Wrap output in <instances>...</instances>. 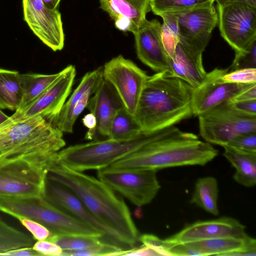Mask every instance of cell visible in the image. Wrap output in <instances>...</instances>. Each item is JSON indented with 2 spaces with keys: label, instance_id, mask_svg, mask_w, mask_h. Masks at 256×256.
I'll return each instance as SVG.
<instances>
[{
  "label": "cell",
  "instance_id": "1",
  "mask_svg": "<svg viewBox=\"0 0 256 256\" xmlns=\"http://www.w3.org/2000/svg\"><path fill=\"white\" fill-rule=\"evenodd\" d=\"M47 178L74 192L93 216L117 236L122 246L132 248L139 241L138 230L125 202L99 179L54 160L49 166Z\"/></svg>",
  "mask_w": 256,
  "mask_h": 256
},
{
  "label": "cell",
  "instance_id": "2",
  "mask_svg": "<svg viewBox=\"0 0 256 256\" xmlns=\"http://www.w3.org/2000/svg\"><path fill=\"white\" fill-rule=\"evenodd\" d=\"M66 145L63 132L40 116L15 112L0 124V169L24 162L48 172Z\"/></svg>",
  "mask_w": 256,
  "mask_h": 256
},
{
  "label": "cell",
  "instance_id": "3",
  "mask_svg": "<svg viewBox=\"0 0 256 256\" xmlns=\"http://www.w3.org/2000/svg\"><path fill=\"white\" fill-rule=\"evenodd\" d=\"M218 150L194 134L174 126L170 131L130 154L110 166L115 169L144 168L155 170L186 166H204Z\"/></svg>",
  "mask_w": 256,
  "mask_h": 256
},
{
  "label": "cell",
  "instance_id": "4",
  "mask_svg": "<svg viewBox=\"0 0 256 256\" xmlns=\"http://www.w3.org/2000/svg\"><path fill=\"white\" fill-rule=\"evenodd\" d=\"M192 89L183 80L166 72L148 76L134 114L142 131L164 129L193 116Z\"/></svg>",
  "mask_w": 256,
  "mask_h": 256
},
{
  "label": "cell",
  "instance_id": "5",
  "mask_svg": "<svg viewBox=\"0 0 256 256\" xmlns=\"http://www.w3.org/2000/svg\"><path fill=\"white\" fill-rule=\"evenodd\" d=\"M172 127L152 132H142L134 138L127 140L107 138L71 146L58 152L54 160L76 171L98 170L110 166L146 144L164 136Z\"/></svg>",
  "mask_w": 256,
  "mask_h": 256
},
{
  "label": "cell",
  "instance_id": "6",
  "mask_svg": "<svg viewBox=\"0 0 256 256\" xmlns=\"http://www.w3.org/2000/svg\"><path fill=\"white\" fill-rule=\"evenodd\" d=\"M0 211L12 217L18 215L28 218L46 226L54 235L78 234L104 238L100 232L66 214L44 197L0 196Z\"/></svg>",
  "mask_w": 256,
  "mask_h": 256
},
{
  "label": "cell",
  "instance_id": "7",
  "mask_svg": "<svg viewBox=\"0 0 256 256\" xmlns=\"http://www.w3.org/2000/svg\"><path fill=\"white\" fill-rule=\"evenodd\" d=\"M200 134L205 142L222 146L243 133L256 132V116L242 112L230 100L198 116Z\"/></svg>",
  "mask_w": 256,
  "mask_h": 256
},
{
  "label": "cell",
  "instance_id": "8",
  "mask_svg": "<svg viewBox=\"0 0 256 256\" xmlns=\"http://www.w3.org/2000/svg\"><path fill=\"white\" fill-rule=\"evenodd\" d=\"M97 171L98 179L138 206L150 203L160 188L154 170L106 167Z\"/></svg>",
  "mask_w": 256,
  "mask_h": 256
},
{
  "label": "cell",
  "instance_id": "9",
  "mask_svg": "<svg viewBox=\"0 0 256 256\" xmlns=\"http://www.w3.org/2000/svg\"><path fill=\"white\" fill-rule=\"evenodd\" d=\"M222 36L235 52L246 50L256 40V6L243 2L217 5Z\"/></svg>",
  "mask_w": 256,
  "mask_h": 256
},
{
  "label": "cell",
  "instance_id": "10",
  "mask_svg": "<svg viewBox=\"0 0 256 256\" xmlns=\"http://www.w3.org/2000/svg\"><path fill=\"white\" fill-rule=\"evenodd\" d=\"M102 68L104 79L113 86L124 107L134 114L148 76L122 55L112 58Z\"/></svg>",
  "mask_w": 256,
  "mask_h": 256
},
{
  "label": "cell",
  "instance_id": "11",
  "mask_svg": "<svg viewBox=\"0 0 256 256\" xmlns=\"http://www.w3.org/2000/svg\"><path fill=\"white\" fill-rule=\"evenodd\" d=\"M48 171L24 162L0 169V196L44 197Z\"/></svg>",
  "mask_w": 256,
  "mask_h": 256
},
{
  "label": "cell",
  "instance_id": "12",
  "mask_svg": "<svg viewBox=\"0 0 256 256\" xmlns=\"http://www.w3.org/2000/svg\"><path fill=\"white\" fill-rule=\"evenodd\" d=\"M229 70L230 68H216L207 72L203 82L198 86L192 88V108L194 116H198L215 106L233 99L253 84L223 81L221 76Z\"/></svg>",
  "mask_w": 256,
  "mask_h": 256
},
{
  "label": "cell",
  "instance_id": "13",
  "mask_svg": "<svg viewBox=\"0 0 256 256\" xmlns=\"http://www.w3.org/2000/svg\"><path fill=\"white\" fill-rule=\"evenodd\" d=\"M24 20L30 30L52 50H62L64 35L61 14L48 8L42 0H22Z\"/></svg>",
  "mask_w": 256,
  "mask_h": 256
},
{
  "label": "cell",
  "instance_id": "14",
  "mask_svg": "<svg viewBox=\"0 0 256 256\" xmlns=\"http://www.w3.org/2000/svg\"><path fill=\"white\" fill-rule=\"evenodd\" d=\"M44 198L66 214L100 232L106 242L122 248L117 236L96 220L76 195L64 185L47 178Z\"/></svg>",
  "mask_w": 256,
  "mask_h": 256
},
{
  "label": "cell",
  "instance_id": "15",
  "mask_svg": "<svg viewBox=\"0 0 256 256\" xmlns=\"http://www.w3.org/2000/svg\"><path fill=\"white\" fill-rule=\"evenodd\" d=\"M76 75L75 66H68L35 100L22 112H16L24 117L40 116L52 125L70 93Z\"/></svg>",
  "mask_w": 256,
  "mask_h": 256
},
{
  "label": "cell",
  "instance_id": "16",
  "mask_svg": "<svg viewBox=\"0 0 256 256\" xmlns=\"http://www.w3.org/2000/svg\"><path fill=\"white\" fill-rule=\"evenodd\" d=\"M180 42L187 48L202 53L218 23V15L214 4L176 14Z\"/></svg>",
  "mask_w": 256,
  "mask_h": 256
},
{
  "label": "cell",
  "instance_id": "17",
  "mask_svg": "<svg viewBox=\"0 0 256 256\" xmlns=\"http://www.w3.org/2000/svg\"><path fill=\"white\" fill-rule=\"evenodd\" d=\"M161 24L156 20L148 21L133 34L138 59L156 72L171 74L170 58L161 38Z\"/></svg>",
  "mask_w": 256,
  "mask_h": 256
},
{
  "label": "cell",
  "instance_id": "18",
  "mask_svg": "<svg viewBox=\"0 0 256 256\" xmlns=\"http://www.w3.org/2000/svg\"><path fill=\"white\" fill-rule=\"evenodd\" d=\"M245 228V226L236 220L222 217L216 220L196 222L164 240L170 244H185L219 238H242L247 236Z\"/></svg>",
  "mask_w": 256,
  "mask_h": 256
},
{
  "label": "cell",
  "instance_id": "19",
  "mask_svg": "<svg viewBox=\"0 0 256 256\" xmlns=\"http://www.w3.org/2000/svg\"><path fill=\"white\" fill-rule=\"evenodd\" d=\"M151 0H100V8L114 21L117 28L132 34L148 22Z\"/></svg>",
  "mask_w": 256,
  "mask_h": 256
},
{
  "label": "cell",
  "instance_id": "20",
  "mask_svg": "<svg viewBox=\"0 0 256 256\" xmlns=\"http://www.w3.org/2000/svg\"><path fill=\"white\" fill-rule=\"evenodd\" d=\"M124 106L113 86L103 80L102 82L90 98L88 108L96 120V132L108 138L111 123L118 111Z\"/></svg>",
  "mask_w": 256,
  "mask_h": 256
},
{
  "label": "cell",
  "instance_id": "21",
  "mask_svg": "<svg viewBox=\"0 0 256 256\" xmlns=\"http://www.w3.org/2000/svg\"><path fill=\"white\" fill-rule=\"evenodd\" d=\"M202 54L179 42L174 56L170 59V76L180 78L192 88L198 86L207 74L203 66Z\"/></svg>",
  "mask_w": 256,
  "mask_h": 256
},
{
  "label": "cell",
  "instance_id": "22",
  "mask_svg": "<svg viewBox=\"0 0 256 256\" xmlns=\"http://www.w3.org/2000/svg\"><path fill=\"white\" fill-rule=\"evenodd\" d=\"M196 256H231L245 252L256 255V240L248 235L244 237H224L185 243Z\"/></svg>",
  "mask_w": 256,
  "mask_h": 256
},
{
  "label": "cell",
  "instance_id": "23",
  "mask_svg": "<svg viewBox=\"0 0 256 256\" xmlns=\"http://www.w3.org/2000/svg\"><path fill=\"white\" fill-rule=\"evenodd\" d=\"M103 68L100 67L89 72L82 77L79 84L75 89L69 99L66 102L52 126L62 132L72 133L69 121L72 112L80 100L86 93L94 94L102 82Z\"/></svg>",
  "mask_w": 256,
  "mask_h": 256
},
{
  "label": "cell",
  "instance_id": "24",
  "mask_svg": "<svg viewBox=\"0 0 256 256\" xmlns=\"http://www.w3.org/2000/svg\"><path fill=\"white\" fill-rule=\"evenodd\" d=\"M224 156L234 168V180L251 188L256 184V152L243 151L228 145L222 146Z\"/></svg>",
  "mask_w": 256,
  "mask_h": 256
},
{
  "label": "cell",
  "instance_id": "25",
  "mask_svg": "<svg viewBox=\"0 0 256 256\" xmlns=\"http://www.w3.org/2000/svg\"><path fill=\"white\" fill-rule=\"evenodd\" d=\"M20 74L0 68V108L16 110L22 98Z\"/></svg>",
  "mask_w": 256,
  "mask_h": 256
},
{
  "label": "cell",
  "instance_id": "26",
  "mask_svg": "<svg viewBox=\"0 0 256 256\" xmlns=\"http://www.w3.org/2000/svg\"><path fill=\"white\" fill-rule=\"evenodd\" d=\"M217 180L212 176H205L196 180L190 202L206 212L218 216L219 214Z\"/></svg>",
  "mask_w": 256,
  "mask_h": 256
},
{
  "label": "cell",
  "instance_id": "27",
  "mask_svg": "<svg viewBox=\"0 0 256 256\" xmlns=\"http://www.w3.org/2000/svg\"><path fill=\"white\" fill-rule=\"evenodd\" d=\"M58 73L50 74H20L22 98L16 111L22 112L40 96L58 78Z\"/></svg>",
  "mask_w": 256,
  "mask_h": 256
},
{
  "label": "cell",
  "instance_id": "28",
  "mask_svg": "<svg viewBox=\"0 0 256 256\" xmlns=\"http://www.w3.org/2000/svg\"><path fill=\"white\" fill-rule=\"evenodd\" d=\"M142 132L134 115L123 106L118 111L111 123L108 138L115 140H130Z\"/></svg>",
  "mask_w": 256,
  "mask_h": 256
},
{
  "label": "cell",
  "instance_id": "29",
  "mask_svg": "<svg viewBox=\"0 0 256 256\" xmlns=\"http://www.w3.org/2000/svg\"><path fill=\"white\" fill-rule=\"evenodd\" d=\"M214 0H151L150 7L152 12L160 16L162 14H179L214 4Z\"/></svg>",
  "mask_w": 256,
  "mask_h": 256
},
{
  "label": "cell",
  "instance_id": "30",
  "mask_svg": "<svg viewBox=\"0 0 256 256\" xmlns=\"http://www.w3.org/2000/svg\"><path fill=\"white\" fill-rule=\"evenodd\" d=\"M33 238L8 224L0 217V256L10 250L32 248Z\"/></svg>",
  "mask_w": 256,
  "mask_h": 256
},
{
  "label": "cell",
  "instance_id": "31",
  "mask_svg": "<svg viewBox=\"0 0 256 256\" xmlns=\"http://www.w3.org/2000/svg\"><path fill=\"white\" fill-rule=\"evenodd\" d=\"M162 19L160 34L164 50L171 59L180 42L178 16L174 14H162L159 16Z\"/></svg>",
  "mask_w": 256,
  "mask_h": 256
},
{
  "label": "cell",
  "instance_id": "32",
  "mask_svg": "<svg viewBox=\"0 0 256 256\" xmlns=\"http://www.w3.org/2000/svg\"><path fill=\"white\" fill-rule=\"evenodd\" d=\"M48 240L51 241L62 250H82L94 246L102 241L96 236L78 234H53Z\"/></svg>",
  "mask_w": 256,
  "mask_h": 256
},
{
  "label": "cell",
  "instance_id": "33",
  "mask_svg": "<svg viewBox=\"0 0 256 256\" xmlns=\"http://www.w3.org/2000/svg\"><path fill=\"white\" fill-rule=\"evenodd\" d=\"M124 249L119 246L102 241L98 244L82 250H62L60 256H120Z\"/></svg>",
  "mask_w": 256,
  "mask_h": 256
},
{
  "label": "cell",
  "instance_id": "34",
  "mask_svg": "<svg viewBox=\"0 0 256 256\" xmlns=\"http://www.w3.org/2000/svg\"><path fill=\"white\" fill-rule=\"evenodd\" d=\"M230 70L247 68H256V40L246 50L235 52Z\"/></svg>",
  "mask_w": 256,
  "mask_h": 256
},
{
  "label": "cell",
  "instance_id": "35",
  "mask_svg": "<svg viewBox=\"0 0 256 256\" xmlns=\"http://www.w3.org/2000/svg\"><path fill=\"white\" fill-rule=\"evenodd\" d=\"M226 82L240 84H256V68L238 69L228 72L221 76Z\"/></svg>",
  "mask_w": 256,
  "mask_h": 256
},
{
  "label": "cell",
  "instance_id": "36",
  "mask_svg": "<svg viewBox=\"0 0 256 256\" xmlns=\"http://www.w3.org/2000/svg\"><path fill=\"white\" fill-rule=\"evenodd\" d=\"M13 218L17 219L32 236L34 240H48L53 234L44 226L22 216H15Z\"/></svg>",
  "mask_w": 256,
  "mask_h": 256
},
{
  "label": "cell",
  "instance_id": "37",
  "mask_svg": "<svg viewBox=\"0 0 256 256\" xmlns=\"http://www.w3.org/2000/svg\"><path fill=\"white\" fill-rule=\"evenodd\" d=\"M227 145L243 151L256 152V132L240 134Z\"/></svg>",
  "mask_w": 256,
  "mask_h": 256
},
{
  "label": "cell",
  "instance_id": "38",
  "mask_svg": "<svg viewBox=\"0 0 256 256\" xmlns=\"http://www.w3.org/2000/svg\"><path fill=\"white\" fill-rule=\"evenodd\" d=\"M32 248L40 256H60L62 250L55 243L48 240H37Z\"/></svg>",
  "mask_w": 256,
  "mask_h": 256
},
{
  "label": "cell",
  "instance_id": "39",
  "mask_svg": "<svg viewBox=\"0 0 256 256\" xmlns=\"http://www.w3.org/2000/svg\"><path fill=\"white\" fill-rule=\"evenodd\" d=\"M139 241L143 245L155 250L159 256H168L166 251V243L164 240H161L153 234H144L140 236Z\"/></svg>",
  "mask_w": 256,
  "mask_h": 256
},
{
  "label": "cell",
  "instance_id": "40",
  "mask_svg": "<svg viewBox=\"0 0 256 256\" xmlns=\"http://www.w3.org/2000/svg\"><path fill=\"white\" fill-rule=\"evenodd\" d=\"M232 106L238 111L251 116H256V100L234 102L230 100Z\"/></svg>",
  "mask_w": 256,
  "mask_h": 256
},
{
  "label": "cell",
  "instance_id": "41",
  "mask_svg": "<svg viewBox=\"0 0 256 256\" xmlns=\"http://www.w3.org/2000/svg\"><path fill=\"white\" fill-rule=\"evenodd\" d=\"M120 256H147L159 255L150 248L143 245L139 248H132L131 249L123 250Z\"/></svg>",
  "mask_w": 256,
  "mask_h": 256
},
{
  "label": "cell",
  "instance_id": "42",
  "mask_svg": "<svg viewBox=\"0 0 256 256\" xmlns=\"http://www.w3.org/2000/svg\"><path fill=\"white\" fill-rule=\"evenodd\" d=\"M84 125L88 129L86 138H92L95 134L96 126V120L94 116L91 112L86 114L82 120Z\"/></svg>",
  "mask_w": 256,
  "mask_h": 256
},
{
  "label": "cell",
  "instance_id": "43",
  "mask_svg": "<svg viewBox=\"0 0 256 256\" xmlns=\"http://www.w3.org/2000/svg\"><path fill=\"white\" fill-rule=\"evenodd\" d=\"M256 100V84H253L242 91L233 99L234 102L246 101Z\"/></svg>",
  "mask_w": 256,
  "mask_h": 256
},
{
  "label": "cell",
  "instance_id": "44",
  "mask_svg": "<svg viewBox=\"0 0 256 256\" xmlns=\"http://www.w3.org/2000/svg\"><path fill=\"white\" fill-rule=\"evenodd\" d=\"M0 256H40L32 248H24L7 251Z\"/></svg>",
  "mask_w": 256,
  "mask_h": 256
},
{
  "label": "cell",
  "instance_id": "45",
  "mask_svg": "<svg viewBox=\"0 0 256 256\" xmlns=\"http://www.w3.org/2000/svg\"><path fill=\"white\" fill-rule=\"evenodd\" d=\"M216 1L217 5H224L234 2H243L249 4L256 6V0H214Z\"/></svg>",
  "mask_w": 256,
  "mask_h": 256
},
{
  "label": "cell",
  "instance_id": "46",
  "mask_svg": "<svg viewBox=\"0 0 256 256\" xmlns=\"http://www.w3.org/2000/svg\"><path fill=\"white\" fill-rule=\"evenodd\" d=\"M44 4L50 10L57 9L60 0H42Z\"/></svg>",
  "mask_w": 256,
  "mask_h": 256
},
{
  "label": "cell",
  "instance_id": "47",
  "mask_svg": "<svg viewBox=\"0 0 256 256\" xmlns=\"http://www.w3.org/2000/svg\"><path fill=\"white\" fill-rule=\"evenodd\" d=\"M8 118L9 116L2 112L0 108V124L8 120Z\"/></svg>",
  "mask_w": 256,
  "mask_h": 256
}]
</instances>
